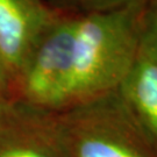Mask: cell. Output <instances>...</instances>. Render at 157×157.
Here are the masks:
<instances>
[{
  "mask_svg": "<svg viewBox=\"0 0 157 157\" xmlns=\"http://www.w3.org/2000/svg\"><path fill=\"white\" fill-rule=\"evenodd\" d=\"M0 157H67L55 112L19 98L0 104Z\"/></svg>",
  "mask_w": 157,
  "mask_h": 157,
  "instance_id": "5",
  "label": "cell"
},
{
  "mask_svg": "<svg viewBox=\"0 0 157 157\" xmlns=\"http://www.w3.org/2000/svg\"><path fill=\"white\" fill-rule=\"evenodd\" d=\"M63 14L44 0H0V61L13 90L40 41Z\"/></svg>",
  "mask_w": 157,
  "mask_h": 157,
  "instance_id": "4",
  "label": "cell"
},
{
  "mask_svg": "<svg viewBox=\"0 0 157 157\" xmlns=\"http://www.w3.org/2000/svg\"><path fill=\"white\" fill-rule=\"evenodd\" d=\"M54 112L67 157H156L118 89Z\"/></svg>",
  "mask_w": 157,
  "mask_h": 157,
  "instance_id": "2",
  "label": "cell"
},
{
  "mask_svg": "<svg viewBox=\"0 0 157 157\" xmlns=\"http://www.w3.org/2000/svg\"><path fill=\"white\" fill-rule=\"evenodd\" d=\"M118 92L157 157V64L139 52Z\"/></svg>",
  "mask_w": 157,
  "mask_h": 157,
  "instance_id": "6",
  "label": "cell"
},
{
  "mask_svg": "<svg viewBox=\"0 0 157 157\" xmlns=\"http://www.w3.org/2000/svg\"><path fill=\"white\" fill-rule=\"evenodd\" d=\"M79 14H63L45 33L17 79L15 98L48 111L62 108Z\"/></svg>",
  "mask_w": 157,
  "mask_h": 157,
  "instance_id": "3",
  "label": "cell"
},
{
  "mask_svg": "<svg viewBox=\"0 0 157 157\" xmlns=\"http://www.w3.org/2000/svg\"><path fill=\"white\" fill-rule=\"evenodd\" d=\"M139 52L157 64V0H146L140 17Z\"/></svg>",
  "mask_w": 157,
  "mask_h": 157,
  "instance_id": "7",
  "label": "cell"
},
{
  "mask_svg": "<svg viewBox=\"0 0 157 157\" xmlns=\"http://www.w3.org/2000/svg\"><path fill=\"white\" fill-rule=\"evenodd\" d=\"M47 4L51 8L65 13V14H76L79 11V0H47Z\"/></svg>",
  "mask_w": 157,
  "mask_h": 157,
  "instance_id": "10",
  "label": "cell"
},
{
  "mask_svg": "<svg viewBox=\"0 0 157 157\" xmlns=\"http://www.w3.org/2000/svg\"><path fill=\"white\" fill-rule=\"evenodd\" d=\"M13 98H15L13 86L6 73L5 67L0 61V104H4Z\"/></svg>",
  "mask_w": 157,
  "mask_h": 157,
  "instance_id": "9",
  "label": "cell"
},
{
  "mask_svg": "<svg viewBox=\"0 0 157 157\" xmlns=\"http://www.w3.org/2000/svg\"><path fill=\"white\" fill-rule=\"evenodd\" d=\"M144 0H79L80 13L109 12L142 2Z\"/></svg>",
  "mask_w": 157,
  "mask_h": 157,
  "instance_id": "8",
  "label": "cell"
},
{
  "mask_svg": "<svg viewBox=\"0 0 157 157\" xmlns=\"http://www.w3.org/2000/svg\"><path fill=\"white\" fill-rule=\"evenodd\" d=\"M144 1L115 11L79 14L71 72L61 109L118 89L139 54Z\"/></svg>",
  "mask_w": 157,
  "mask_h": 157,
  "instance_id": "1",
  "label": "cell"
}]
</instances>
